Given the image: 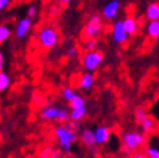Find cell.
<instances>
[{
	"label": "cell",
	"mask_w": 159,
	"mask_h": 158,
	"mask_svg": "<svg viewBox=\"0 0 159 158\" xmlns=\"http://www.w3.org/2000/svg\"><path fill=\"white\" fill-rule=\"evenodd\" d=\"M94 84V77L92 74H83L78 82V86L83 90H89Z\"/></svg>",
	"instance_id": "13"
},
{
	"label": "cell",
	"mask_w": 159,
	"mask_h": 158,
	"mask_svg": "<svg viewBox=\"0 0 159 158\" xmlns=\"http://www.w3.org/2000/svg\"><path fill=\"white\" fill-rule=\"evenodd\" d=\"M9 84H11V79H9V77H8L5 73L0 72V92H2V91H5L8 87H9Z\"/></svg>",
	"instance_id": "19"
},
{
	"label": "cell",
	"mask_w": 159,
	"mask_h": 158,
	"mask_svg": "<svg viewBox=\"0 0 159 158\" xmlns=\"http://www.w3.org/2000/svg\"><path fill=\"white\" fill-rule=\"evenodd\" d=\"M134 114H136V121L137 122H140L142 118H144L146 114H148V112H146V109L145 108H142V106H140V108H137L136 109V112H134Z\"/></svg>",
	"instance_id": "25"
},
{
	"label": "cell",
	"mask_w": 159,
	"mask_h": 158,
	"mask_svg": "<svg viewBox=\"0 0 159 158\" xmlns=\"http://www.w3.org/2000/svg\"><path fill=\"white\" fill-rule=\"evenodd\" d=\"M146 18L149 21H158L159 18V4L158 2L150 3L146 8Z\"/></svg>",
	"instance_id": "12"
},
{
	"label": "cell",
	"mask_w": 159,
	"mask_h": 158,
	"mask_svg": "<svg viewBox=\"0 0 159 158\" xmlns=\"http://www.w3.org/2000/svg\"><path fill=\"white\" fill-rule=\"evenodd\" d=\"M70 102V106H71V109H75V108H80V106H84L85 105V101H84V99L82 97V96H76L73 99V100H70L69 101Z\"/></svg>",
	"instance_id": "21"
},
{
	"label": "cell",
	"mask_w": 159,
	"mask_h": 158,
	"mask_svg": "<svg viewBox=\"0 0 159 158\" xmlns=\"http://www.w3.org/2000/svg\"><path fill=\"white\" fill-rule=\"evenodd\" d=\"M153 158H159V157H153Z\"/></svg>",
	"instance_id": "33"
},
{
	"label": "cell",
	"mask_w": 159,
	"mask_h": 158,
	"mask_svg": "<svg viewBox=\"0 0 159 158\" xmlns=\"http://www.w3.org/2000/svg\"><path fill=\"white\" fill-rule=\"evenodd\" d=\"M119 8H120V4H119L118 0H114V2H110L107 5H105L104 11H102V16L107 20H113L115 18V16L119 12Z\"/></svg>",
	"instance_id": "9"
},
{
	"label": "cell",
	"mask_w": 159,
	"mask_h": 158,
	"mask_svg": "<svg viewBox=\"0 0 159 158\" xmlns=\"http://www.w3.org/2000/svg\"><path fill=\"white\" fill-rule=\"evenodd\" d=\"M104 60V54L100 51H87L82 56V64L88 72H94Z\"/></svg>",
	"instance_id": "5"
},
{
	"label": "cell",
	"mask_w": 159,
	"mask_h": 158,
	"mask_svg": "<svg viewBox=\"0 0 159 158\" xmlns=\"http://www.w3.org/2000/svg\"><path fill=\"white\" fill-rule=\"evenodd\" d=\"M97 45L96 38H89V39H84V47L87 51H93Z\"/></svg>",
	"instance_id": "22"
},
{
	"label": "cell",
	"mask_w": 159,
	"mask_h": 158,
	"mask_svg": "<svg viewBox=\"0 0 159 158\" xmlns=\"http://www.w3.org/2000/svg\"><path fill=\"white\" fill-rule=\"evenodd\" d=\"M82 143H83L84 145H87V146H89V148H92V146L96 145L94 133H93L92 130L87 128V130H84V131L82 132Z\"/></svg>",
	"instance_id": "14"
},
{
	"label": "cell",
	"mask_w": 159,
	"mask_h": 158,
	"mask_svg": "<svg viewBox=\"0 0 159 158\" xmlns=\"http://www.w3.org/2000/svg\"><path fill=\"white\" fill-rule=\"evenodd\" d=\"M62 95H63V97H65L67 101H70V100H73V99L76 96V92H75L73 88L67 87V88H65V90L62 91Z\"/></svg>",
	"instance_id": "24"
},
{
	"label": "cell",
	"mask_w": 159,
	"mask_h": 158,
	"mask_svg": "<svg viewBox=\"0 0 159 158\" xmlns=\"http://www.w3.org/2000/svg\"><path fill=\"white\" fill-rule=\"evenodd\" d=\"M122 141H123V149L127 154H129L134 151H137L140 146H142L145 144L146 137L145 135L137 132V131H127L123 133L122 136Z\"/></svg>",
	"instance_id": "1"
},
{
	"label": "cell",
	"mask_w": 159,
	"mask_h": 158,
	"mask_svg": "<svg viewBox=\"0 0 159 158\" xmlns=\"http://www.w3.org/2000/svg\"><path fill=\"white\" fill-rule=\"evenodd\" d=\"M111 33H113V39H114L116 43H119V44L125 43L127 39H128V35H127L125 30L123 27V22L122 21H118V22L114 23Z\"/></svg>",
	"instance_id": "6"
},
{
	"label": "cell",
	"mask_w": 159,
	"mask_h": 158,
	"mask_svg": "<svg viewBox=\"0 0 159 158\" xmlns=\"http://www.w3.org/2000/svg\"><path fill=\"white\" fill-rule=\"evenodd\" d=\"M139 123L141 124V127H142V130H144V132L146 133V135H149V133H153L157 130V124H158L157 121L150 114H146Z\"/></svg>",
	"instance_id": "8"
},
{
	"label": "cell",
	"mask_w": 159,
	"mask_h": 158,
	"mask_svg": "<svg viewBox=\"0 0 159 158\" xmlns=\"http://www.w3.org/2000/svg\"><path fill=\"white\" fill-rule=\"evenodd\" d=\"M123 22V27L125 30L127 35H134L137 33V29H139V23L136 21V18L132 17V16H128Z\"/></svg>",
	"instance_id": "10"
},
{
	"label": "cell",
	"mask_w": 159,
	"mask_h": 158,
	"mask_svg": "<svg viewBox=\"0 0 159 158\" xmlns=\"http://www.w3.org/2000/svg\"><path fill=\"white\" fill-rule=\"evenodd\" d=\"M102 29H104V25H102V21L101 17L98 14H94L88 20L87 25L83 29V33L82 36L84 39H89V38H97L101 33H102Z\"/></svg>",
	"instance_id": "4"
},
{
	"label": "cell",
	"mask_w": 159,
	"mask_h": 158,
	"mask_svg": "<svg viewBox=\"0 0 159 158\" xmlns=\"http://www.w3.org/2000/svg\"><path fill=\"white\" fill-rule=\"evenodd\" d=\"M60 3H62V4H67V3H70L71 0H58Z\"/></svg>",
	"instance_id": "32"
},
{
	"label": "cell",
	"mask_w": 159,
	"mask_h": 158,
	"mask_svg": "<svg viewBox=\"0 0 159 158\" xmlns=\"http://www.w3.org/2000/svg\"><path fill=\"white\" fill-rule=\"evenodd\" d=\"M11 36V29L7 25H0V44L4 43Z\"/></svg>",
	"instance_id": "20"
},
{
	"label": "cell",
	"mask_w": 159,
	"mask_h": 158,
	"mask_svg": "<svg viewBox=\"0 0 159 158\" xmlns=\"http://www.w3.org/2000/svg\"><path fill=\"white\" fill-rule=\"evenodd\" d=\"M57 108L53 106H47L43 112H42V117L45 119H56V115H57Z\"/></svg>",
	"instance_id": "18"
},
{
	"label": "cell",
	"mask_w": 159,
	"mask_h": 158,
	"mask_svg": "<svg viewBox=\"0 0 159 158\" xmlns=\"http://www.w3.org/2000/svg\"><path fill=\"white\" fill-rule=\"evenodd\" d=\"M69 57L70 58H73V57H75L76 56V54H78V48H76V47H73V48H70L69 49Z\"/></svg>",
	"instance_id": "27"
},
{
	"label": "cell",
	"mask_w": 159,
	"mask_h": 158,
	"mask_svg": "<svg viewBox=\"0 0 159 158\" xmlns=\"http://www.w3.org/2000/svg\"><path fill=\"white\" fill-rule=\"evenodd\" d=\"M60 39V34L56 27L53 26H45L43 29H40L38 34V43L43 48H53V47L58 43Z\"/></svg>",
	"instance_id": "2"
},
{
	"label": "cell",
	"mask_w": 159,
	"mask_h": 158,
	"mask_svg": "<svg viewBox=\"0 0 159 158\" xmlns=\"http://www.w3.org/2000/svg\"><path fill=\"white\" fill-rule=\"evenodd\" d=\"M149 158H153V157H159V151L154 146H150L146 149V153H145Z\"/></svg>",
	"instance_id": "26"
},
{
	"label": "cell",
	"mask_w": 159,
	"mask_h": 158,
	"mask_svg": "<svg viewBox=\"0 0 159 158\" xmlns=\"http://www.w3.org/2000/svg\"><path fill=\"white\" fill-rule=\"evenodd\" d=\"M31 27V18H22L20 22H18V25H17V29H16V35H17V38H23L26 34H27V31L30 30Z\"/></svg>",
	"instance_id": "11"
},
{
	"label": "cell",
	"mask_w": 159,
	"mask_h": 158,
	"mask_svg": "<svg viewBox=\"0 0 159 158\" xmlns=\"http://www.w3.org/2000/svg\"><path fill=\"white\" fill-rule=\"evenodd\" d=\"M39 157H40V158H58L60 154L52 146H47V148H44V149H42V151H40Z\"/></svg>",
	"instance_id": "17"
},
{
	"label": "cell",
	"mask_w": 159,
	"mask_h": 158,
	"mask_svg": "<svg viewBox=\"0 0 159 158\" xmlns=\"http://www.w3.org/2000/svg\"><path fill=\"white\" fill-rule=\"evenodd\" d=\"M87 114V109L85 106H80V108H75V109H71V113H69V118L73 122H79L82 121L83 118Z\"/></svg>",
	"instance_id": "15"
},
{
	"label": "cell",
	"mask_w": 159,
	"mask_h": 158,
	"mask_svg": "<svg viewBox=\"0 0 159 158\" xmlns=\"http://www.w3.org/2000/svg\"><path fill=\"white\" fill-rule=\"evenodd\" d=\"M54 135L58 140L60 146L63 149V151H70L73 143H75L78 136L73 128L67 127V126H58L54 130Z\"/></svg>",
	"instance_id": "3"
},
{
	"label": "cell",
	"mask_w": 159,
	"mask_h": 158,
	"mask_svg": "<svg viewBox=\"0 0 159 158\" xmlns=\"http://www.w3.org/2000/svg\"><path fill=\"white\" fill-rule=\"evenodd\" d=\"M94 133V140H96V144H106L111 133H110V130L105 126H100V127L96 128V131H93Z\"/></svg>",
	"instance_id": "7"
},
{
	"label": "cell",
	"mask_w": 159,
	"mask_h": 158,
	"mask_svg": "<svg viewBox=\"0 0 159 158\" xmlns=\"http://www.w3.org/2000/svg\"><path fill=\"white\" fill-rule=\"evenodd\" d=\"M146 31H148V35L152 39H158V36H159V22L158 21H150Z\"/></svg>",
	"instance_id": "16"
},
{
	"label": "cell",
	"mask_w": 159,
	"mask_h": 158,
	"mask_svg": "<svg viewBox=\"0 0 159 158\" xmlns=\"http://www.w3.org/2000/svg\"><path fill=\"white\" fill-rule=\"evenodd\" d=\"M3 67H4V56L3 53H0V72H3Z\"/></svg>",
	"instance_id": "31"
},
{
	"label": "cell",
	"mask_w": 159,
	"mask_h": 158,
	"mask_svg": "<svg viewBox=\"0 0 159 158\" xmlns=\"http://www.w3.org/2000/svg\"><path fill=\"white\" fill-rule=\"evenodd\" d=\"M131 158H149L145 153H141V152H136V153H133Z\"/></svg>",
	"instance_id": "30"
},
{
	"label": "cell",
	"mask_w": 159,
	"mask_h": 158,
	"mask_svg": "<svg viewBox=\"0 0 159 158\" xmlns=\"http://www.w3.org/2000/svg\"><path fill=\"white\" fill-rule=\"evenodd\" d=\"M67 118H69L67 110H65V109H58V110H57V115H56V119H57L58 122H66Z\"/></svg>",
	"instance_id": "23"
},
{
	"label": "cell",
	"mask_w": 159,
	"mask_h": 158,
	"mask_svg": "<svg viewBox=\"0 0 159 158\" xmlns=\"http://www.w3.org/2000/svg\"><path fill=\"white\" fill-rule=\"evenodd\" d=\"M36 14V8L33 5V7H30L29 8V11H27V16H29V18H31V17H34V16Z\"/></svg>",
	"instance_id": "28"
},
{
	"label": "cell",
	"mask_w": 159,
	"mask_h": 158,
	"mask_svg": "<svg viewBox=\"0 0 159 158\" xmlns=\"http://www.w3.org/2000/svg\"><path fill=\"white\" fill-rule=\"evenodd\" d=\"M9 4H11V0H0V11L5 9Z\"/></svg>",
	"instance_id": "29"
}]
</instances>
